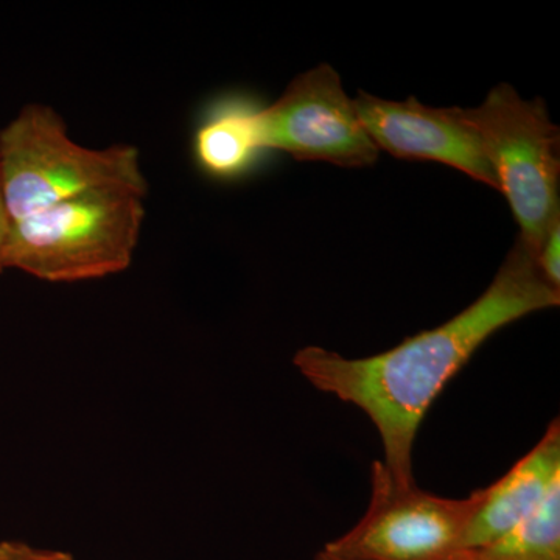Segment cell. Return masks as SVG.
<instances>
[{"label": "cell", "instance_id": "7a4b0ae2", "mask_svg": "<svg viewBox=\"0 0 560 560\" xmlns=\"http://www.w3.org/2000/svg\"><path fill=\"white\" fill-rule=\"evenodd\" d=\"M0 179L9 223L95 191L149 190L135 145H80L60 114L40 103L24 106L0 130Z\"/></svg>", "mask_w": 560, "mask_h": 560}, {"label": "cell", "instance_id": "9c48e42d", "mask_svg": "<svg viewBox=\"0 0 560 560\" xmlns=\"http://www.w3.org/2000/svg\"><path fill=\"white\" fill-rule=\"evenodd\" d=\"M264 151L261 108L246 97L217 103L195 131V161L212 178H241Z\"/></svg>", "mask_w": 560, "mask_h": 560}, {"label": "cell", "instance_id": "5bb4252c", "mask_svg": "<svg viewBox=\"0 0 560 560\" xmlns=\"http://www.w3.org/2000/svg\"><path fill=\"white\" fill-rule=\"evenodd\" d=\"M7 230H9V217H7L5 202H3L2 179H0V248H2Z\"/></svg>", "mask_w": 560, "mask_h": 560}, {"label": "cell", "instance_id": "8992f818", "mask_svg": "<svg viewBox=\"0 0 560 560\" xmlns=\"http://www.w3.org/2000/svg\"><path fill=\"white\" fill-rule=\"evenodd\" d=\"M261 128L265 150L282 151L298 161L364 168L381 156L329 65L301 73L278 101L261 108Z\"/></svg>", "mask_w": 560, "mask_h": 560}, {"label": "cell", "instance_id": "2e32d148", "mask_svg": "<svg viewBox=\"0 0 560 560\" xmlns=\"http://www.w3.org/2000/svg\"><path fill=\"white\" fill-rule=\"evenodd\" d=\"M315 560H349V559L338 558V556L330 555V552L323 550V551H319L318 555H316Z\"/></svg>", "mask_w": 560, "mask_h": 560}, {"label": "cell", "instance_id": "7c38bea8", "mask_svg": "<svg viewBox=\"0 0 560 560\" xmlns=\"http://www.w3.org/2000/svg\"><path fill=\"white\" fill-rule=\"evenodd\" d=\"M33 547L22 541H0V560H32Z\"/></svg>", "mask_w": 560, "mask_h": 560}, {"label": "cell", "instance_id": "3957f363", "mask_svg": "<svg viewBox=\"0 0 560 560\" xmlns=\"http://www.w3.org/2000/svg\"><path fill=\"white\" fill-rule=\"evenodd\" d=\"M143 197L128 190L95 191L10 221L0 271L72 283L128 270L145 220Z\"/></svg>", "mask_w": 560, "mask_h": 560}, {"label": "cell", "instance_id": "52a82bcc", "mask_svg": "<svg viewBox=\"0 0 560 560\" xmlns=\"http://www.w3.org/2000/svg\"><path fill=\"white\" fill-rule=\"evenodd\" d=\"M353 103L378 151L397 160L440 162L499 190V180L466 108H433L415 97L385 101L366 92H360Z\"/></svg>", "mask_w": 560, "mask_h": 560}, {"label": "cell", "instance_id": "ba28073f", "mask_svg": "<svg viewBox=\"0 0 560 560\" xmlns=\"http://www.w3.org/2000/svg\"><path fill=\"white\" fill-rule=\"evenodd\" d=\"M560 480V425L552 420L536 447L500 480L482 489V501L475 512L458 550H480L514 528L539 506L548 490Z\"/></svg>", "mask_w": 560, "mask_h": 560}, {"label": "cell", "instance_id": "4fadbf2b", "mask_svg": "<svg viewBox=\"0 0 560 560\" xmlns=\"http://www.w3.org/2000/svg\"><path fill=\"white\" fill-rule=\"evenodd\" d=\"M32 560H75L72 555L58 550H36L33 548Z\"/></svg>", "mask_w": 560, "mask_h": 560}, {"label": "cell", "instance_id": "6da1fadb", "mask_svg": "<svg viewBox=\"0 0 560 560\" xmlns=\"http://www.w3.org/2000/svg\"><path fill=\"white\" fill-rule=\"evenodd\" d=\"M559 304L560 290L545 279L536 254L518 235L488 290L442 326L366 359L307 346L294 353L293 364L316 389L359 407L372 420L386 469L401 485H411L420 423L445 385L493 334Z\"/></svg>", "mask_w": 560, "mask_h": 560}, {"label": "cell", "instance_id": "9a60e30c", "mask_svg": "<svg viewBox=\"0 0 560 560\" xmlns=\"http://www.w3.org/2000/svg\"><path fill=\"white\" fill-rule=\"evenodd\" d=\"M433 560H481L471 550H453L447 555L440 556V558Z\"/></svg>", "mask_w": 560, "mask_h": 560}, {"label": "cell", "instance_id": "30bf717a", "mask_svg": "<svg viewBox=\"0 0 560 560\" xmlns=\"http://www.w3.org/2000/svg\"><path fill=\"white\" fill-rule=\"evenodd\" d=\"M471 551L481 560H560V480L514 528Z\"/></svg>", "mask_w": 560, "mask_h": 560}, {"label": "cell", "instance_id": "8fae6325", "mask_svg": "<svg viewBox=\"0 0 560 560\" xmlns=\"http://www.w3.org/2000/svg\"><path fill=\"white\" fill-rule=\"evenodd\" d=\"M560 219L556 220L545 235L536 253L537 267L555 289L560 290Z\"/></svg>", "mask_w": 560, "mask_h": 560}, {"label": "cell", "instance_id": "5b68a950", "mask_svg": "<svg viewBox=\"0 0 560 560\" xmlns=\"http://www.w3.org/2000/svg\"><path fill=\"white\" fill-rule=\"evenodd\" d=\"M370 506L360 522L324 551L349 560H433L458 550L482 501V489L467 499H444L401 485L374 460Z\"/></svg>", "mask_w": 560, "mask_h": 560}, {"label": "cell", "instance_id": "277c9868", "mask_svg": "<svg viewBox=\"0 0 560 560\" xmlns=\"http://www.w3.org/2000/svg\"><path fill=\"white\" fill-rule=\"evenodd\" d=\"M482 150L510 202L521 237L537 253L560 219V132L541 98L523 101L501 83L477 108H467Z\"/></svg>", "mask_w": 560, "mask_h": 560}]
</instances>
